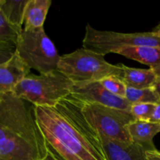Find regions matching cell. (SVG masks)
I'll return each instance as SVG.
<instances>
[{
	"label": "cell",
	"mask_w": 160,
	"mask_h": 160,
	"mask_svg": "<svg viewBox=\"0 0 160 160\" xmlns=\"http://www.w3.org/2000/svg\"><path fill=\"white\" fill-rule=\"evenodd\" d=\"M34 113L45 139L44 160H108L101 134L84 116L81 102L70 95L52 107L34 106Z\"/></svg>",
	"instance_id": "6da1fadb"
},
{
	"label": "cell",
	"mask_w": 160,
	"mask_h": 160,
	"mask_svg": "<svg viewBox=\"0 0 160 160\" xmlns=\"http://www.w3.org/2000/svg\"><path fill=\"white\" fill-rule=\"evenodd\" d=\"M45 139L34 113V106L12 92L0 99V159L44 160Z\"/></svg>",
	"instance_id": "7a4b0ae2"
},
{
	"label": "cell",
	"mask_w": 160,
	"mask_h": 160,
	"mask_svg": "<svg viewBox=\"0 0 160 160\" xmlns=\"http://www.w3.org/2000/svg\"><path fill=\"white\" fill-rule=\"evenodd\" d=\"M73 83L58 70L46 74H29L12 91L18 98L34 106L52 107L70 95Z\"/></svg>",
	"instance_id": "3957f363"
},
{
	"label": "cell",
	"mask_w": 160,
	"mask_h": 160,
	"mask_svg": "<svg viewBox=\"0 0 160 160\" xmlns=\"http://www.w3.org/2000/svg\"><path fill=\"white\" fill-rule=\"evenodd\" d=\"M57 70L73 84L100 81L110 75L121 74L118 65H112L104 56L84 48L61 56Z\"/></svg>",
	"instance_id": "277c9868"
},
{
	"label": "cell",
	"mask_w": 160,
	"mask_h": 160,
	"mask_svg": "<svg viewBox=\"0 0 160 160\" xmlns=\"http://www.w3.org/2000/svg\"><path fill=\"white\" fill-rule=\"evenodd\" d=\"M16 52L30 69L40 74L57 70L61 58L54 43L45 34L44 27L23 29L16 43Z\"/></svg>",
	"instance_id": "5b68a950"
},
{
	"label": "cell",
	"mask_w": 160,
	"mask_h": 160,
	"mask_svg": "<svg viewBox=\"0 0 160 160\" xmlns=\"http://www.w3.org/2000/svg\"><path fill=\"white\" fill-rule=\"evenodd\" d=\"M82 43L85 49L105 56L127 46L160 47V37L153 31L126 34L99 31L88 23Z\"/></svg>",
	"instance_id": "8992f818"
},
{
	"label": "cell",
	"mask_w": 160,
	"mask_h": 160,
	"mask_svg": "<svg viewBox=\"0 0 160 160\" xmlns=\"http://www.w3.org/2000/svg\"><path fill=\"white\" fill-rule=\"evenodd\" d=\"M81 104L86 118L98 130L100 134L118 142H132L127 127L135 119L130 111L120 110L95 103L81 102Z\"/></svg>",
	"instance_id": "52a82bcc"
},
{
	"label": "cell",
	"mask_w": 160,
	"mask_h": 160,
	"mask_svg": "<svg viewBox=\"0 0 160 160\" xmlns=\"http://www.w3.org/2000/svg\"><path fill=\"white\" fill-rule=\"evenodd\" d=\"M70 95L83 102L95 103L120 110L130 111L131 107V104L126 98L109 92L99 81L73 84Z\"/></svg>",
	"instance_id": "ba28073f"
},
{
	"label": "cell",
	"mask_w": 160,
	"mask_h": 160,
	"mask_svg": "<svg viewBox=\"0 0 160 160\" xmlns=\"http://www.w3.org/2000/svg\"><path fill=\"white\" fill-rule=\"evenodd\" d=\"M31 69L20 59L17 52L7 62L0 64V99L12 92L16 86L30 74Z\"/></svg>",
	"instance_id": "9c48e42d"
},
{
	"label": "cell",
	"mask_w": 160,
	"mask_h": 160,
	"mask_svg": "<svg viewBox=\"0 0 160 160\" xmlns=\"http://www.w3.org/2000/svg\"><path fill=\"white\" fill-rule=\"evenodd\" d=\"M108 160H148L146 151L140 145L118 142L101 134Z\"/></svg>",
	"instance_id": "30bf717a"
},
{
	"label": "cell",
	"mask_w": 160,
	"mask_h": 160,
	"mask_svg": "<svg viewBox=\"0 0 160 160\" xmlns=\"http://www.w3.org/2000/svg\"><path fill=\"white\" fill-rule=\"evenodd\" d=\"M127 130L133 143L142 146L146 152L157 150L153 138L160 132L159 123L135 120L128 125Z\"/></svg>",
	"instance_id": "8fae6325"
},
{
	"label": "cell",
	"mask_w": 160,
	"mask_h": 160,
	"mask_svg": "<svg viewBox=\"0 0 160 160\" xmlns=\"http://www.w3.org/2000/svg\"><path fill=\"white\" fill-rule=\"evenodd\" d=\"M117 53L148 66L160 79V47L127 46L120 48Z\"/></svg>",
	"instance_id": "7c38bea8"
},
{
	"label": "cell",
	"mask_w": 160,
	"mask_h": 160,
	"mask_svg": "<svg viewBox=\"0 0 160 160\" xmlns=\"http://www.w3.org/2000/svg\"><path fill=\"white\" fill-rule=\"evenodd\" d=\"M121 69V74L119 78L128 88L137 89L152 88L158 78L152 69H139L127 67L119 64Z\"/></svg>",
	"instance_id": "4fadbf2b"
},
{
	"label": "cell",
	"mask_w": 160,
	"mask_h": 160,
	"mask_svg": "<svg viewBox=\"0 0 160 160\" xmlns=\"http://www.w3.org/2000/svg\"><path fill=\"white\" fill-rule=\"evenodd\" d=\"M51 4V0H28L24 12V29L43 28Z\"/></svg>",
	"instance_id": "5bb4252c"
},
{
	"label": "cell",
	"mask_w": 160,
	"mask_h": 160,
	"mask_svg": "<svg viewBox=\"0 0 160 160\" xmlns=\"http://www.w3.org/2000/svg\"><path fill=\"white\" fill-rule=\"evenodd\" d=\"M28 0H2L0 7L9 23L22 28Z\"/></svg>",
	"instance_id": "9a60e30c"
},
{
	"label": "cell",
	"mask_w": 160,
	"mask_h": 160,
	"mask_svg": "<svg viewBox=\"0 0 160 160\" xmlns=\"http://www.w3.org/2000/svg\"><path fill=\"white\" fill-rule=\"evenodd\" d=\"M125 98L132 104L135 103H153L157 104L160 102L159 95L153 88L137 89L127 87Z\"/></svg>",
	"instance_id": "2e32d148"
},
{
	"label": "cell",
	"mask_w": 160,
	"mask_h": 160,
	"mask_svg": "<svg viewBox=\"0 0 160 160\" xmlns=\"http://www.w3.org/2000/svg\"><path fill=\"white\" fill-rule=\"evenodd\" d=\"M22 31V28L17 27L9 23L0 7V41L12 42L16 45L17 39Z\"/></svg>",
	"instance_id": "e0dca14e"
},
{
	"label": "cell",
	"mask_w": 160,
	"mask_h": 160,
	"mask_svg": "<svg viewBox=\"0 0 160 160\" xmlns=\"http://www.w3.org/2000/svg\"><path fill=\"white\" fill-rule=\"evenodd\" d=\"M102 85L107 91L117 96L125 97L127 86L117 75H110L99 81Z\"/></svg>",
	"instance_id": "ac0fdd59"
},
{
	"label": "cell",
	"mask_w": 160,
	"mask_h": 160,
	"mask_svg": "<svg viewBox=\"0 0 160 160\" xmlns=\"http://www.w3.org/2000/svg\"><path fill=\"white\" fill-rule=\"evenodd\" d=\"M156 106L153 103H135L131 105L130 112L135 120L150 121Z\"/></svg>",
	"instance_id": "d6986e66"
},
{
	"label": "cell",
	"mask_w": 160,
	"mask_h": 160,
	"mask_svg": "<svg viewBox=\"0 0 160 160\" xmlns=\"http://www.w3.org/2000/svg\"><path fill=\"white\" fill-rule=\"evenodd\" d=\"M16 52L15 44L0 41V64L4 63L12 57Z\"/></svg>",
	"instance_id": "ffe728a7"
},
{
	"label": "cell",
	"mask_w": 160,
	"mask_h": 160,
	"mask_svg": "<svg viewBox=\"0 0 160 160\" xmlns=\"http://www.w3.org/2000/svg\"><path fill=\"white\" fill-rule=\"evenodd\" d=\"M150 122L160 124V102L156 104L152 116L150 119Z\"/></svg>",
	"instance_id": "44dd1931"
},
{
	"label": "cell",
	"mask_w": 160,
	"mask_h": 160,
	"mask_svg": "<svg viewBox=\"0 0 160 160\" xmlns=\"http://www.w3.org/2000/svg\"><path fill=\"white\" fill-rule=\"evenodd\" d=\"M146 156L148 160H160V152L158 150L146 152Z\"/></svg>",
	"instance_id": "7402d4cb"
},
{
	"label": "cell",
	"mask_w": 160,
	"mask_h": 160,
	"mask_svg": "<svg viewBox=\"0 0 160 160\" xmlns=\"http://www.w3.org/2000/svg\"><path fill=\"white\" fill-rule=\"evenodd\" d=\"M153 89L156 91V92L157 93V95H159L160 98V79H157L156 82L155 83V84L153 85Z\"/></svg>",
	"instance_id": "603a6c76"
},
{
	"label": "cell",
	"mask_w": 160,
	"mask_h": 160,
	"mask_svg": "<svg viewBox=\"0 0 160 160\" xmlns=\"http://www.w3.org/2000/svg\"><path fill=\"white\" fill-rule=\"evenodd\" d=\"M153 32L156 33V34H157V35H159V37H160V24L157 27V28H155L154 31H153Z\"/></svg>",
	"instance_id": "cb8c5ba5"
},
{
	"label": "cell",
	"mask_w": 160,
	"mask_h": 160,
	"mask_svg": "<svg viewBox=\"0 0 160 160\" xmlns=\"http://www.w3.org/2000/svg\"><path fill=\"white\" fill-rule=\"evenodd\" d=\"M0 2H1V0H0Z\"/></svg>",
	"instance_id": "d4e9b609"
},
{
	"label": "cell",
	"mask_w": 160,
	"mask_h": 160,
	"mask_svg": "<svg viewBox=\"0 0 160 160\" xmlns=\"http://www.w3.org/2000/svg\"><path fill=\"white\" fill-rule=\"evenodd\" d=\"M0 160H2V159H0Z\"/></svg>",
	"instance_id": "484cf974"
}]
</instances>
